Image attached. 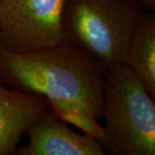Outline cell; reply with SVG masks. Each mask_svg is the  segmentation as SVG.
I'll use <instances>...</instances> for the list:
<instances>
[{
	"instance_id": "obj_6",
	"label": "cell",
	"mask_w": 155,
	"mask_h": 155,
	"mask_svg": "<svg viewBox=\"0 0 155 155\" xmlns=\"http://www.w3.org/2000/svg\"><path fill=\"white\" fill-rule=\"evenodd\" d=\"M48 110L42 97L8 89L0 82V155L15 153L22 134Z\"/></svg>"
},
{
	"instance_id": "obj_1",
	"label": "cell",
	"mask_w": 155,
	"mask_h": 155,
	"mask_svg": "<svg viewBox=\"0 0 155 155\" xmlns=\"http://www.w3.org/2000/svg\"><path fill=\"white\" fill-rule=\"evenodd\" d=\"M106 68L67 41L29 54L0 50V82L47 100L60 120L99 140Z\"/></svg>"
},
{
	"instance_id": "obj_5",
	"label": "cell",
	"mask_w": 155,
	"mask_h": 155,
	"mask_svg": "<svg viewBox=\"0 0 155 155\" xmlns=\"http://www.w3.org/2000/svg\"><path fill=\"white\" fill-rule=\"evenodd\" d=\"M29 140L17 147V155H104L99 140L91 134L75 133L51 110H46L30 125Z\"/></svg>"
},
{
	"instance_id": "obj_2",
	"label": "cell",
	"mask_w": 155,
	"mask_h": 155,
	"mask_svg": "<svg viewBox=\"0 0 155 155\" xmlns=\"http://www.w3.org/2000/svg\"><path fill=\"white\" fill-rule=\"evenodd\" d=\"M144 14L134 0H66L63 40L106 68L122 65Z\"/></svg>"
},
{
	"instance_id": "obj_7",
	"label": "cell",
	"mask_w": 155,
	"mask_h": 155,
	"mask_svg": "<svg viewBox=\"0 0 155 155\" xmlns=\"http://www.w3.org/2000/svg\"><path fill=\"white\" fill-rule=\"evenodd\" d=\"M124 64L155 98V18L152 13L144 14L130 41Z\"/></svg>"
},
{
	"instance_id": "obj_8",
	"label": "cell",
	"mask_w": 155,
	"mask_h": 155,
	"mask_svg": "<svg viewBox=\"0 0 155 155\" xmlns=\"http://www.w3.org/2000/svg\"><path fill=\"white\" fill-rule=\"evenodd\" d=\"M139 3L142 7L148 8L150 11H154L155 9V0H134Z\"/></svg>"
},
{
	"instance_id": "obj_3",
	"label": "cell",
	"mask_w": 155,
	"mask_h": 155,
	"mask_svg": "<svg viewBox=\"0 0 155 155\" xmlns=\"http://www.w3.org/2000/svg\"><path fill=\"white\" fill-rule=\"evenodd\" d=\"M99 141L112 155L155 154V103L125 64L107 68Z\"/></svg>"
},
{
	"instance_id": "obj_4",
	"label": "cell",
	"mask_w": 155,
	"mask_h": 155,
	"mask_svg": "<svg viewBox=\"0 0 155 155\" xmlns=\"http://www.w3.org/2000/svg\"><path fill=\"white\" fill-rule=\"evenodd\" d=\"M65 1L0 0L1 48L29 54L60 44Z\"/></svg>"
},
{
	"instance_id": "obj_9",
	"label": "cell",
	"mask_w": 155,
	"mask_h": 155,
	"mask_svg": "<svg viewBox=\"0 0 155 155\" xmlns=\"http://www.w3.org/2000/svg\"><path fill=\"white\" fill-rule=\"evenodd\" d=\"M1 48H1V45H0V50H1Z\"/></svg>"
}]
</instances>
